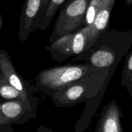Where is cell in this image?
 Returning <instances> with one entry per match:
<instances>
[{
  "instance_id": "4",
  "label": "cell",
  "mask_w": 132,
  "mask_h": 132,
  "mask_svg": "<svg viewBox=\"0 0 132 132\" xmlns=\"http://www.w3.org/2000/svg\"><path fill=\"white\" fill-rule=\"evenodd\" d=\"M91 0H65L61 8L49 38L50 44L83 27Z\"/></svg>"
},
{
  "instance_id": "16",
  "label": "cell",
  "mask_w": 132,
  "mask_h": 132,
  "mask_svg": "<svg viewBox=\"0 0 132 132\" xmlns=\"http://www.w3.org/2000/svg\"><path fill=\"white\" fill-rule=\"evenodd\" d=\"M124 87L126 89L128 93H129V96H130V97L132 98V73L130 75L129 78L127 80Z\"/></svg>"
},
{
  "instance_id": "2",
  "label": "cell",
  "mask_w": 132,
  "mask_h": 132,
  "mask_svg": "<svg viewBox=\"0 0 132 132\" xmlns=\"http://www.w3.org/2000/svg\"><path fill=\"white\" fill-rule=\"evenodd\" d=\"M110 68L85 76L57 91L51 96L54 106L69 108L80 102H88L105 84Z\"/></svg>"
},
{
  "instance_id": "9",
  "label": "cell",
  "mask_w": 132,
  "mask_h": 132,
  "mask_svg": "<svg viewBox=\"0 0 132 132\" xmlns=\"http://www.w3.org/2000/svg\"><path fill=\"white\" fill-rule=\"evenodd\" d=\"M123 114L115 101L104 106L95 132H123L121 118Z\"/></svg>"
},
{
  "instance_id": "5",
  "label": "cell",
  "mask_w": 132,
  "mask_h": 132,
  "mask_svg": "<svg viewBox=\"0 0 132 132\" xmlns=\"http://www.w3.org/2000/svg\"><path fill=\"white\" fill-rule=\"evenodd\" d=\"M91 27L84 26L69 35L62 36L46 45L45 49L50 53L52 58L57 62H63L77 56L92 45Z\"/></svg>"
},
{
  "instance_id": "13",
  "label": "cell",
  "mask_w": 132,
  "mask_h": 132,
  "mask_svg": "<svg viewBox=\"0 0 132 132\" xmlns=\"http://www.w3.org/2000/svg\"><path fill=\"white\" fill-rule=\"evenodd\" d=\"M65 0H49L44 16L40 21L38 29L40 30H45L49 27L56 14L61 8Z\"/></svg>"
},
{
  "instance_id": "14",
  "label": "cell",
  "mask_w": 132,
  "mask_h": 132,
  "mask_svg": "<svg viewBox=\"0 0 132 132\" xmlns=\"http://www.w3.org/2000/svg\"><path fill=\"white\" fill-rule=\"evenodd\" d=\"M101 2H102V0H91L90 1L89 4L87 7V11H86V16H85L84 27L92 26L96 18Z\"/></svg>"
},
{
  "instance_id": "19",
  "label": "cell",
  "mask_w": 132,
  "mask_h": 132,
  "mask_svg": "<svg viewBox=\"0 0 132 132\" xmlns=\"http://www.w3.org/2000/svg\"><path fill=\"white\" fill-rule=\"evenodd\" d=\"M125 4L128 6L131 5H132V0H125Z\"/></svg>"
},
{
  "instance_id": "1",
  "label": "cell",
  "mask_w": 132,
  "mask_h": 132,
  "mask_svg": "<svg viewBox=\"0 0 132 132\" xmlns=\"http://www.w3.org/2000/svg\"><path fill=\"white\" fill-rule=\"evenodd\" d=\"M132 46V29L120 30L108 29L90 47L71 60L84 61L88 65L99 69H108L119 64Z\"/></svg>"
},
{
  "instance_id": "8",
  "label": "cell",
  "mask_w": 132,
  "mask_h": 132,
  "mask_svg": "<svg viewBox=\"0 0 132 132\" xmlns=\"http://www.w3.org/2000/svg\"><path fill=\"white\" fill-rule=\"evenodd\" d=\"M0 72L13 87L27 97H35L34 94L38 92L35 85L32 84L18 73L7 51L0 50Z\"/></svg>"
},
{
  "instance_id": "15",
  "label": "cell",
  "mask_w": 132,
  "mask_h": 132,
  "mask_svg": "<svg viewBox=\"0 0 132 132\" xmlns=\"http://www.w3.org/2000/svg\"><path fill=\"white\" fill-rule=\"evenodd\" d=\"M126 56L125 62L123 65L121 75H120L121 77L120 84L122 87L125 86L127 80L132 73V51L129 52Z\"/></svg>"
},
{
  "instance_id": "12",
  "label": "cell",
  "mask_w": 132,
  "mask_h": 132,
  "mask_svg": "<svg viewBox=\"0 0 132 132\" xmlns=\"http://www.w3.org/2000/svg\"><path fill=\"white\" fill-rule=\"evenodd\" d=\"M0 98L5 101L10 100H30L32 101L38 98V97H27L20 93L18 89L10 84L5 76L0 72Z\"/></svg>"
},
{
  "instance_id": "7",
  "label": "cell",
  "mask_w": 132,
  "mask_h": 132,
  "mask_svg": "<svg viewBox=\"0 0 132 132\" xmlns=\"http://www.w3.org/2000/svg\"><path fill=\"white\" fill-rule=\"evenodd\" d=\"M49 0H25L20 18L18 38L25 42L36 29L44 16Z\"/></svg>"
},
{
  "instance_id": "20",
  "label": "cell",
  "mask_w": 132,
  "mask_h": 132,
  "mask_svg": "<svg viewBox=\"0 0 132 132\" xmlns=\"http://www.w3.org/2000/svg\"><path fill=\"white\" fill-rule=\"evenodd\" d=\"M0 124H6L5 123L4 120H3V117L2 116V114H1V112H0Z\"/></svg>"
},
{
  "instance_id": "11",
  "label": "cell",
  "mask_w": 132,
  "mask_h": 132,
  "mask_svg": "<svg viewBox=\"0 0 132 132\" xmlns=\"http://www.w3.org/2000/svg\"><path fill=\"white\" fill-rule=\"evenodd\" d=\"M117 0H102L96 18L91 26V42L93 44L99 36L110 29V20L111 12Z\"/></svg>"
},
{
  "instance_id": "6",
  "label": "cell",
  "mask_w": 132,
  "mask_h": 132,
  "mask_svg": "<svg viewBox=\"0 0 132 132\" xmlns=\"http://www.w3.org/2000/svg\"><path fill=\"white\" fill-rule=\"evenodd\" d=\"M38 103V98L5 101L0 102V112L5 124H23L36 119Z\"/></svg>"
},
{
  "instance_id": "10",
  "label": "cell",
  "mask_w": 132,
  "mask_h": 132,
  "mask_svg": "<svg viewBox=\"0 0 132 132\" xmlns=\"http://www.w3.org/2000/svg\"><path fill=\"white\" fill-rule=\"evenodd\" d=\"M118 66H119V64H115L111 67L108 75L107 76V78H106V83L102 87L101 91H99L98 93L95 98L91 99V101L86 103V108L84 111L83 114L76 124L75 131V132H84L88 128L89 124L91 122L96 110H98L99 106L102 102L106 89H107L109 84L110 82V80L112 78Z\"/></svg>"
},
{
  "instance_id": "18",
  "label": "cell",
  "mask_w": 132,
  "mask_h": 132,
  "mask_svg": "<svg viewBox=\"0 0 132 132\" xmlns=\"http://www.w3.org/2000/svg\"><path fill=\"white\" fill-rule=\"evenodd\" d=\"M2 26H3V18H2V14L0 12V30L2 29Z\"/></svg>"
},
{
  "instance_id": "17",
  "label": "cell",
  "mask_w": 132,
  "mask_h": 132,
  "mask_svg": "<svg viewBox=\"0 0 132 132\" xmlns=\"http://www.w3.org/2000/svg\"><path fill=\"white\" fill-rule=\"evenodd\" d=\"M36 132H53V130L50 128H45V126L42 125H40L37 129Z\"/></svg>"
},
{
  "instance_id": "3",
  "label": "cell",
  "mask_w": 132,
  "mask_h": 132,
  "mask_svg": "<svg viewBox=\"0 0 132 132\" xmlns=\"http://www.w3.org/2000/svg\"><path fill=\"white\" fill-rule=\"evenodd\" d=\"M102 70L86 63L53 67L39 72L35 77V86L38 91L51 96L59 89L85 76Z\"/></svg>"
}]
</instances>
